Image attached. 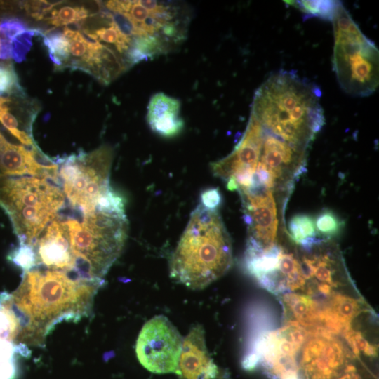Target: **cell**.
<instances>
[{
	"label": "cell",
	"instance_id": "cell-20",
	"mask_svg": "<svg viewBox=\"0 0 379 379\" xmlns=\"http://www.w3.org/2000/svg\"><path fill=\"white\" fill-rule=\"evenodd\" d=\"M89 15L88 10L84 6H65L58 8H53L46 20L49 24L59 27L77 24L86 19Z\"/></svg>",
	"mask_w": 379,
	"mask_h": 379
},
{
	"label": "cell",
	"instance_id": "cell-14",
	"mask_svg": "<svg viewBox=\"0 0 379 379\" xmlns=\"http://www.w3.org/2000/svg\"><path fill=\"white\" fill-rule=\"evenodd\" d=\"M179 100L164 93L154 94L149 102L147 121L151 130L165 138L178 136L184 128Z\"/></svg>",
	"mask_w": 379,
	"mask_h": 379
},
{
	"label": "cell",
	"instance_id": "cell-3",
	"mask_svg": "<svg viewBox=\"0 0 379 379\" xmlns=\"http://www.w3.org/2000/svg\"><path fill=\"white\" fill-rule=\"evenodd\" d=\"M321 92L292 70L271 74L255 92L251 117L284 140L310 148L325 124Z\"/></svg>",
	"mask_w": 379,
	"mask_h": 379
},
{
	"label": "cell",
	"instance_id": "cell-24",
	"mask_svg": "<svg viewBox=\"0 0 379 379\" xmlns=\"http://www.w3.org/2000/svg\"><path fill=\"white\" fill-rule=\"evenodd\" d=\"M21 93L18 75L11 63H0V95Z\"/></svg>",
	"mask_w": 379,
	"mask_h": 379
},
{
	"label": "cell",
	"instance_id": "cell-2",
	"mask_svg": "<svg viewBox=\"0 0 379 379\" xmlns=\"http://www.w3.org/2000/svg\"><path fill=\"white\" fill-rule=\"evenodd\" d=\"M309 149L284 140L250 116L239 142L218 161L217 177L230 191L277 193L286 205L295 182L307 171Z\"/></svg>",
	"mask_w": 379,
	"mask_h": 379
},
{
	"label": "cell",
	"instance_id": "cell-5",
	"mask_svg": "<svg viewBox=\"0 0 379 379\" xmlns=\"http://www.w3.org/2000/svg\"><path fill=\"white\" fill-rule=\"evenodd\" d=\"M65 222L75 261L74 276L104 281L127 238L126 213L96 211L84 214L81 220L69 218Z\"/></svg>",
	"mask_w": 379,
	"mask_h": 379
},
{
	"label": "cell",
	"instance_id": "cell-17",
	"mask_svg": "<svg viewBox=\"0 0 379 379\" xmlns=\"http://www.w3.org/2000/svg\"><path fill=\"white\" fill-rule=\"evenodd\" d=\"M300 10L307 18H319L331 20L340 4L337 1H286Z\"/></svg>",
	"mask_w": 379,
	"mask_h": 379
},
{
	"label": "cell",
	"instance_id": "cell-16",
	"mask_svg": "<svg viewBox=\"0 0 379 379\" xmlns=\"http://www.w3.org/2000/svg\"><path fill=\"white\" fill-rule=\"evenodd\" d=\"M41 35L55 69L62 70L68 57V41L66 36L59 31L48 32Z\"/></svg>",
	"mask_w": 379,
	"mask_h": 379
},
{
	"label": "cell",
	"instance_id": "cell-26",
	"mask_svg": "<svg viewBox=\"0 0 379 379\" xmlns=\"http://www.w3.org/2000/svg\"><path fill=\"white\" fill-rule=\"evenodd\" d=\"M200 202L209 208H218L222 202V196L218 188L205 190L201 194Z\"/></svg>",
	"mask_w": 379,
	"mask_h": 379
},
{
	"label": "cell",
	"instance_id": "cell-8",
	"mask_svg": "<svg viewBox=\"0 0 379 379\" xmlns=\"http://www.w3.org/2000/svg\"><path fill=\"white\" fill-rule=\"evenodd\" d=\"M113 149L102 145L91 152L80 151L58 161V176L71 205L83 214L98 211L112 197L109 184Z\"/></svg>",
	"mask_w": 379,
	"mask_h": 379
},
{
	"label": "cell",
	"instance_id": "cell-18",
	"mask_svg": "<svg viewBox=\"0 0 379 379\" xmlns=\"http://www.w3.org/2000/svg\"><path fill=\"white\" fill-rule=\"evenodd\" d=\"M11 99L0 97V122L22 144L33 149H39L33 140L32 136L22 131L19 126L18 119L11 113L9 103Z\"/></svg>",
	"mask_w": 379,
	"mask_h": 379
},
{
	"label": "cell",
	"instance_id": "cell-1",
	"mask_svg": "<svg viewBox=\"0 0 379 379\" xmlns=\"http://www.w3.org/2000/svg\"><path fill=\"white\" fill-rule=\"evenodd\" d=\"M103 283L41 267L23 272L13 292L0 294V310L8 324V341L17 350L20 345L41 346L58 324L75 322L91 313Z\"/></svg>",
	"mask_w": 379,
	"mask_h": 379
},
{
	"label": "cell",
	"instance_id": "cell-13",
	"mask_svg": "<svg viewBox=\"0 0 379 379\" xmlns=\"http://www.w3.org/2000/svg\"><path fill=\"white\" fill-rule=\"evenodd\" d=\"M39 149L32 150L10 143L0 132V178L33 175L57 180L58 165L36 159Z\"/></svg>",
	"mask_w": 379,
	"mask_h": 379
},
{
	"label": "cell",
	"instance_id": "cell-12",
	"mask_svg": "<svg viewBox=\"0 0 379 379\" xmlns=\"http://www.w3.org/2000/svg\"><path fill=\"white\" fill-rule=\"evenodd\" d=\"M32 246L36 253V267L63 271L74 276L75 261L65 221L53 220Z\"/></svg>",
	"mask_w": 379,
	"mask_h": 379
},
{
	"label": "cell",
	"instance_id": "cell-15",
	"mask_svg": "<svg viewBox=\"0 0 379 379\" xmlns=\"http://www.w3.org/2000/svg\"><path fill=\"white\" fill-rule=\"evenodd\" d=\"M39 31L29 28L18 19L0 22V59H14L22 62L32 45V39Z\"/></svg>",
	"mask_w": 379,
	"mask_h": 379
},
{
	"label": "cell",
	"instance_id": "cell-4",
	"mask_svg": "<svg viewBox=\"0 0 379 379\" xmlns=\"http://www.w3.org/2000/svg\"><path fill=\"white\" fill-rule=\"evenodd\" d=\"M232 263V243L218 209L200 202L172 254L171 277L190 289L201 290L222 277Z\"/></svg>",
	"mask_w": 379,
	"mask_h": 379
},
{
	"label": "cell",
	"instance_id": "cell-21",
	"mask_svg": "<svg viewBox=\"0 0 379 379\" xmlns=\"http://www.w3.org/2000/svg\"><path fill=\"white\" fill-rule=\"evenodd\" d=\"M314 225L317 236L328 239L340 232L344 222L334 211L326 208L314 218Z\"/></svg>",
	"mask_w": 379,
	"mask_h": 379
},
{
	"label": "cell",
	"instance_id": "cell-11",
	"mask_svg": "<svg viewBox=\"0 0 379 379\" xmlns=\"http://www.w3.org/2000/svg\"><path fill=\"white\" fill-rule=\"evenodd\" d=\"M178 375L179 379H230L227 371L211 358L201 324L192 326L183 339Z\"/></svg>",
	"mask_w": 379,
	"mask_h": 379
},
{
	"label": "cell",
	"instance_id": "cell-7",
	"mask_svg": "<svg viewBox=\"0 0 379 379\" xmlns=\"http://www.w3.org/2000/svg\"><path fill=\"white\" fill-rule=\"evenodd\" d=\"M332 22L333 66L340 87L352 96L370 95L378 86V49L341 2Z\"/></svg>",
	"mask_w": 379,
	"mask_h": 379
},
{
	"label": "cell",
	"instance_id": "cell-23",
	"mask_svg": "<svg viewBox=\"0 0 379 379\" xmlns=\"http://www.w3.org/2000/svg\"><path fill=\"white\" fill-rule=\"evenodd\" d=\"M15 350L16 347L12 343L0 340V379H13L15 373Z\"/></svg>",
	"mask_w": 379,
	"mask_h": 379
},
{
	"label": "cell",
	"instance_id": "cell-10",
	"mask_svg": "<svg viewBox=\"0 0 379 379\" xmlns=\"http://www.w3.org/2000/svg\"><path fill=\"white\" fill-rule=\"evenodd\" d=\"M62 32L68 41V57L62 69L84 72L107 85L128 69L112 47L87 38L80 31L68 27Z\"/></svg>",
	"mask_w": 379,
	"mask_h": 379
},
{
	"label": "cell",
	"instance_id": "cell-9",
	"mask_svg": "<svg viewBox=\"0 0 379 379\" xmlns=\"http://www.w3.org/2000/svg\"><path fill=\"white\" fill-rule=\"evenodd\" d=\"M183 339L164 315L154 316L142 326L135 345L137 358L147 371L157 374L178 373Z\"/></svg>",
	"mask_w": 379,
	"mask_h": 379
},
{
	"label": "cell",
	"instance_id": "cell-19",
	"mask_svg": "<svg viewBox=\"0 0 379 379\" xmlns=\"http://www.w3.org/2000/svg\"><path fill=\"white\" fill-rule=\"evenodd\" d=\"M288 232L290 238L300 244L317 237L314 217L305 213L293 215L288 223Z\"/></svg>",
	"mask_w": 379,
	"mask_h": 379
},
{
	"label": "cell",
	"instance_id": "cell-25",
	"mask_svg": "<svg viewBox=\"0 0 379 379\" xmlns=\"http://www.w3.org/2000/svg\"><path fill=\"white\" fill-rule=\"evenodd\" d=\"M58 3H48L46 1H29L25 4L28 13L34 19L39 20L45 18L48 13H50Z\"/></svg>",
	"mask_w": 379,
	"mask_h": 379
},
{
	"label": "cell",
	"instance_id": "cell-6",
	"mask_svg": "<svg viewBox=\"0 0 379 379\" xmlns=\"http://www.w3.org/2000/svg\"><path fill=\"white\" fill-rule=\"evenodd\" d=\"M64 204L61 190L46 178H0V208L8 215L20 244L32 246Z\"/></svg>",
	"mask_w": 379,
	"mask_h": 379
},
{
	"label": "cell",
	"instance_id": "cell-22",
	"mask_svg": "<svg viewBox=\"0 0 379 379\" xmlns=\"http://www.w3.org/2000/svg\"><path fill=\"white\" fill-rule=\"evenodd\" d=\"M10 261L20 267L23 272L36 267V257L34 248L28 244H20L8 255Z\"/></svg>",
	"mask_w": 379,
	"mask_h": 379
}]
</instances>
